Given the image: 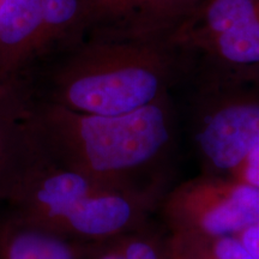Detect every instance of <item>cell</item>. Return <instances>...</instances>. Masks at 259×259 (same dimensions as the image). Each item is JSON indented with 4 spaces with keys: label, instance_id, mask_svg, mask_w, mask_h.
I'll return each mask as SVG.
<instances>
[{
    "label": "cell",
    "instance_id": "1",
    "mask_svg": "<svg viewBox=\"0 0 259 259\" xmlns=\"http://www.w3.org/2000/svg\"><path fill=\"white\" fill-rule=\"evenodd\" d=\"M51 161L109 186L136 190L131 178L170 141L164 96L121 115H94L50 103L31 121Z\"/></svg>",
    "mask_w": 259,
    "mask_h": 259
},
{
    "label": "cell",
    "instance_id": "2",
    "mask_svg": "<svg viewBox=\"0 0 259 259\" xmlns=\"http://www.w3.org/2000/svg\"><path fill=\"white\" fill-rule=\"evenodd\" d=\"M2 200L12 218L77 244L132 233L148 202L137 190L109 186L50 158L24 161Z\"/></svg>",
    "mask_w": 259,
    "mask_h": 259
},
{
    "label": "cell",
    "instance_id": "3",
    "mask_svg": "<svg viewBox=\"0 0 259 259\" xmlns=\"http://www.w3.org/2000/svg\"><path fill=\"white\" fill-rule=\"evenodd\" d=\"M167 56L154 40L107 37L77 48L53 76L54 102L74 112L121 115L164 96Z\"/></svg>",
    "mask_w": 259,
    "mask_h": 259
},
{
    "label": "cell",
    "instance_id": "4",
    "mask_svg": "<svg viewBox=\"0 0 259 259\" xmlns=\"http://www.w3.org/2000/svg\"><path fill=\"white\" fill-rule=\"evenodd\" d=\"M164 215L173 233L236 235L259 220V190L228 177L197 178L169 194Z\"/></svg>",
    "mask_w": 259,
    "mask_h": 259
},
{
    "label": "cell",
    "instance_id": "5",
    "mask_svg": "<svg viewBox=\"0 0 259 259\" xmlns=\"http://www.w3.org/2000/svg\"><path fill=\"white\" fill-rule=\"evenodd\" d=\"M194 139L212 176L229 177L259 145V97H226L209 106Z\"/></svg>",
    "mask_w": 259,
    "mask_h": 259
},
{
    "label": "cell",
    "instance_id": "6",
    "mask_svg": "<svg viewBox=\"0 0 259 259\" xmlns=\"http://www.w3.org/2000/svg\"><path fill=\"white\" fill-rule=\"evenodd\" d=\"M92 24L121 38L154 40L168 36L199 4V0H84Z\"/></svg>",
    "mask_w": 259,
    "mask_h": 259
},
{
    "label": "cell",
    "instance_id": "7",
    "mask_svg": "<svg viewBox=\"0 0 259 259\" xmlns=\"http://www.w3.org/2000/svg\"><path fill=\"white\" fill-rule=\"evenodd\" d=\"M41 0H6L0 9V78L37 58Z\"/></svg>",
    "mask_w": 259,
    "mask_h": 259
},
{
    "label": "cell",
    "instance_id": "8",
    "mask_svg": "<svg viewBox=\"0 0 259 259\" xmlns=\"http://www.w3.org/2000/svg\"><path fill=\"white\" fill-rule=\"evenodd\" d=\"M80 244L9 216L0 222V259H84Z\"/></svg>",
    "mask_w": 259,
    "mask_h": 259
},
{
    "label": "cell",
    "instance_id": "9",
    "mask_svg": "<svg viewBox=\"0 0 259 259\" xmlns=\"http://www.w3.org/2000/svg\"><path fill=\"white\" fill-rule=\"evenodd\" d=\"M200 51L231 69H259V10L216 36Z\"/></svg>",
    "mask_w": 259,
    "mask_h": 259
},
{
    "label": "cell",
    "instance_id": "10",
    "mask_svg": "<svg viewBox=\"0 0 259 259\" xmlns=\"http://www.w3.org/2000/svg\"><path fill=\"white\" fill-rule=\"evenodd\" d=\"M92 24L84 0H41L37 57L64 44Z\"/></svg>",
    "mask_w": 259,
    "mask_h": 259
},
{
    "label": "cell",
    "instance_id": "11",
    "mask_svg": "<svg viewBox=\"0 0 259 259\" xmlns=\"http://www.w3.org/2000/svg\"><path fill=\"white\" fill-rule=\"evenodd\" d=\"M168 246L184 259H252L236 235L173 233Z\"/></svg>",
    "mask_w": 259,
    "mask_h": 259
},
{
    "label": "cell",
    "instance_id": "12",
    "mask_svg": "<svg viewBox=\"0 0 259 259\" xmlns=\"http://www.w3.org/2000/svg\"><path fill=\"white\" fill-rule=\"evenodd\" d=\"M23 163L17 155L16 126L0 109V200Z\"/></svg>",
    "mask_w": 259,
    "mask_h": 259
},
{
    "label": "cell",
    "instance_id": "13",
    "mask_svg": "<svg viewBox=\"0 0 259 259\" xmlns=\"http://www.w3.org/2000/svg\"><path fill=\"white\" fill-rule=\"evenodd\" d=\"M116 242L127 259H166V251L160 250L154 240L145 236L128 233L118 236Z\"/></svg>",
    "mask_w": 259,
    "mask_h": 259
},
{
    "label": "cell",
    "instance_id": "14",
    "mask_svg": "<svg viewBox=\"0 0 259 259\" xmlns=\"http://www.w3.org/2000/svg\"><path fill=\"white\" fill-rule=\"evenodd\" d=\"M228 178L259 190V145L246 156Z\"/></svg>",
    "mask_w": 259,
    "mask_h": 259
},
{
    "label": "cell",
    "instance_id": "15",
    "mask_svg": "<svg viewBox=\"0 0 259 259\" xmlns=\"http://www.w3.org/2000/svg\"><path fill=\"white\" fill-rule=\"evenodd\" d=\"M252 259H259V220L236 234Z\"/></svg>",
    "mask_w": 259,
    "mask_h": 259
},
{
    "label": "cell",
    "instance_id": "16",
    "mask_svg": "<svg viewBox=\"0 0 259 259\" xmlns=\"http://www.w3.org/2000/svg\"><path fill=\"white\" fill-rule=\"evenodd\" d=\"M85 259V258H84ZM89 259H127L124 252L121 251L120 246L116 242V238L112 240L101 242L100 247L90 255Z\"/></svg>",
    "mask_w": 259,
    "mask_h": 259
},
{
    "label": "cell",
    "instance_id": "17",
    "mask_svg": "<svg viewBox=\"0 0 259 259\" xmlns=\"http://www.w3.org/2000/svg\"><path fill=\"white\" fill-rule=\"evenodd\" d=\"M11 95V85L10 82L0 78V102H4Z\"/></svg>",
    "mask_w": 259,
    "mask_h": 259
},
{
    "label": "cell",
    "instance_id": "18",
    "mask_svg": "<svg viewBox=\"0 0 259 259\" xmlns=\"http://www.w3.org/2000/svg\"><path fill=\"white\" fill-rule=\"evenodd\" d=\"M166 259H184V258L180 257V255L178 254L176 251L171 250L169 246H167V248H166Z\"/></svg>",
    "mask_w": 259,
    "mask_h": 259
}]
</instances>
